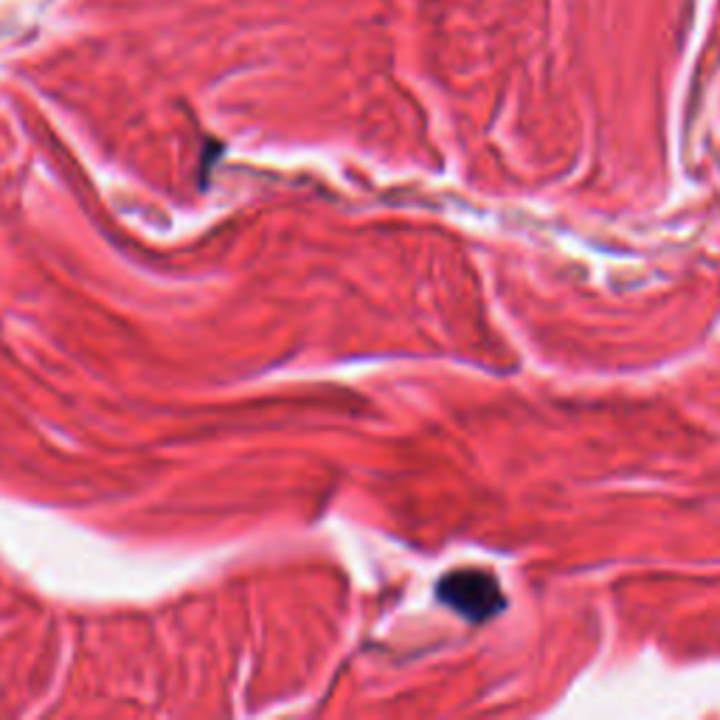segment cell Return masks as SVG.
Segmentation results:
<instances>
[{"instance_id": "1", "label": "cell", "mask_w": 720, "mask_h": 720, "mask_svg": "<svg viewBox=\"0 0 720 720\" xmlns=\"http://www.w3.org/2000/svg\"><path fill=\"white\" fill-rule=\"evenodd\" d=\"M437 594L444 606H450L457 613H462V617L473 619V622L496 617L507 606L496 577L479 569L450 571L439 582Z\"/></svg>"}]
</instances>
